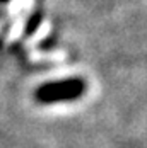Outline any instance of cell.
<instances>
[{"label": "cell", "instance_id": "1", "mask_svg": "<svg viewBox=\"0 0 147 148\" xmlns=\"http://www.w3.org/2000/svg\"><path fill=\"white\" fill-rule=\"evenodd\" d=\"M79 87H72V85H65V87H53V89L44 90V99L53 101V99H67L72 97L79 92Z\"/></svg>", "mask_w": 147, "mask_h": 148}]
</instances>
